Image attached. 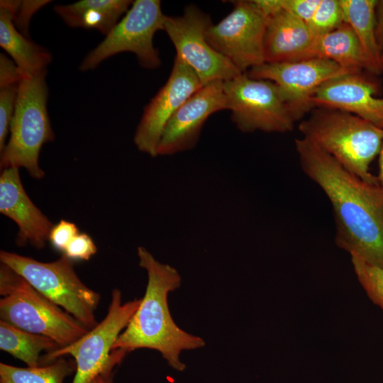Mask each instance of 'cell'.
Listing matches in <instances>:
<instances>
[{"label":"cell","mask_w":383,"mask_h":383,"mask_svg":"<svg viewBox=\"0 0 383 383\" xmlns=\"http://www.w3.org/2000/svg\"><path fill=\"white\" fill-rule=\"evenodd\" d=\"M295 149L302 170L331 202L337 245L383 267V187L365 182L304 138L295 140Z\"/></svg>","instance_id":"1"},{"label":"cell","mask_w":383,"mask_h":383,"mask_svg":"<svg viewBox=\"0 0 383 383\" xmlns=\"http://www.w3.org/2000/svg\"><path fill=\"white\" fill-rule=\"evenodd\" d=\"M137 254L140 267L148 274L145 292L112 350H155L172 369L182 372L186 365L180 360L182 352L201 348L206 343L179 328L170 313L168 295L181 286L182 277L174 267L156 260L145 248L138 247Z\"/></svg>","instance_id":"2"},{"label":"cell","mask_w":383,"mask_h":383,"mask_svg":"<svg viewBox=\"0 0 383 383\" xmlns=\"http://www.w3.org/2000/svg\"><path fill=\"white\" fill-rule=\"evenodd\" d=\"M302 137L366 182L379 184L370 171L379 155L383 129L350 112L317 107L298 126Z\"/></svg>","instance_id":"3"},{"label":"cell","mask_w":383,"mask_h":383,"mask_svg":"<svg viewBox=\"0 0 383 383\" xmlns=\"http://www.w3.org/2000/svg\"><path fill=\"white\" fill-rule=\"evenodd\" d=\"M1 320L49 337L60 347L82 338L89 329L51 301L6 265H0Z\"/></svg>","instance_id":"4"},{"label":"cell","mask_w":383,"mask_h":383,"mask_svg":"<svg viewBox=\"0 0 383 383\" xmlns=\"http://www.w3.org/2000/svg\"><path fill=\"white\" fill-rule=\"evenodd\" d=\"M47 70L24 76L18 84V96L9 128V138L1 151L0 167H23L37 179L45 176L39 166L43 145L54 140L47 109Z\"/></svg>","instance_id":"5"},{"label":"cell","mask_w":383,"mask_h":383,"mask_svg":"<svg viewBox=\"0 0 383 383\" xmlns=\"http://www.w3.org/2000/svg\"><path fill=\"white\" fill-rule=\"evenodd\" d=\"M0 260L89 330L98 323L95 311L100 294L80 280L74 270L73 261L65 255L53 262H43L1 250Z\"/></svg>","instance_id":"6"},{"label":"cell","mask_w":383,"mask_h":383,"mask_svg":"<svg viewBox=\"0 0 383 383\" xmlns=\"http://www.w3.org/2000/svg\"><path fill=\"white\" fill-rule=\"evenodd\" d=\"M223 91L227 109L240 131L284 133L294 129L296 121L274 82L243 73L224 81Z\"/></svg>","instance_id":"7"},{"label":"cell","mask_w":383,"mask_h":383,"mask_svg":"<svg viewBox=\"0 0 383 383\" xmlns=\"http://www.w3.org/2000/svg\"><path fill=\"white\" fill-rule=\"evenodd\" d=\"M165 17L158 0L133 1L104 40L86 55L79 70H94L104 60L123 52L134 53L145 68H157L161 61L152 40L157 30H163Z\"/></svg>","instance_id":"8"},{"label":"cell","mask_w":383,"mask_h":383,"mask_svg":"<svg viewBox=\"0 0 383 383\" xmlns=\"http://www.w3.org/2000/svg\"><path fill=\"white\" fill-rule=\"evenodd\" d=\"M140 303V299L122 303L121 291L113 289L104 319L74 343L41 356L40 365L70 355L76 363L72 383H91L106 367L116 340L127 326Z\"/></svg>","instance_id":"9"},{"label":"cell","mask_w":383,"mask_h":383,"mask_svg":"<svg viewBox=\"0 0 383 383\" xmlns=\"http://www.w3.org/2000/svg\"><path fill=\"white\" fill-rule=\"evenodd\" d=\"M211 24L209 16L194 5L186 7L182 16H166L164 21L163 30L174 45L177 56L194 70L202 86L243 74L208 43L206 31Z\"/></svg>","instance_id":"10"},{"label":"cell","mask_w":383,"mask_h":383,"mask_svg":"<svg viewBox=\"0 0 383 383\" xmlns=\"http://www.w3.org/2000/svg\"><path fill=\"white\" fill-rule=\"evenodd\" d=\"M234 7L206 31L211 46L241 72L265 63L264 40L267 18L252 1H232Z\"/></svg>","instance_id":"11"},{"label":"cell","mask_w":383,"mask_h":383,"mask_svg":"<svg viewBox=\"0 0 383 383\" xmlns=\"http://www.w3.org/2000/svg\"><path fill=\"white\" fill-rule=\"evenodd\" d=\"M245 74L256 79L270 80L279 87L296 121L314 109L311 99L323 84L349 74L334 62L319 57L289 62H265Z\"/></svg>","instance_id":"12"},{"label":"cell","mask_w":383,"mask_h":383,"mask_svg":"<svg viewBox=\"0 0 383 383\" xmlns=\"http://www.w3.org/2000/svg\"><path fill=\"white\" fill-rule=\"evenodd\" d=\"M202 86L194 70L176 55L168 80L145 107L133 142L138 150L157 156L163 131L177 109Z\"/></svg>","instance_id":"13"},{"label":"cell","mask_w":383,"mask_h":383,"mask_svg":"<svg viewBox=\"0 0 383 383\" xmlns=\"http://www.w3.org/2000/svg\"><path fill=\"white\" fill-rule=\"evenodd\" d=\"M223 109H227L223 81H213L201 87L167 122L157 147V155H172L192 149L207 118Z\"/></svg>","instance_id":"14"},{"label":"cell","mask_w":383,"mask_h":383,"mask_svg":"<svg viewBox=\"0 0 383 383\" xmlns=\"http://www.w3.org/2000/svg\"><path fill=\"white\" fill-rule=\"evenodd\" d=\"M378 83L361 74L332 79L317 89L311 99L315 108L336 109L353 113L383 129V98L376 96Z\"/></svg>","instance_id":"15"},{"label":"cell","mask_w":383,"mask_h":383,"mask_svg":"<svg viewBox=\"0 0 383 383\" xmlns=\"http://www.w3.org/2000/svg\"><path fill=\"white\" fill-rule=\"evenodd\" d=\"M19 168L2 170L0 175V212L18 228L16 243L43 248L53 227L52 223L30 200L22 184Z\"/></svg>","instance_id":"16"},{"label":"cell","mask_w":383,"mask_h":383,"mask_svg":"<svg viewBox=\"0 0 383 383\" xmlns=\"http://www.w3.org/2000/svg\"><path fill=\"white\" fill-rule=\"evenodd\" d=\"M313 39L305 22L282 10L267 19L264 40L265 62H289L313 58Z\"/></svg>","instance_id":"17"},{"label":"cell","mask_w":383,"mask_h":383,"mask_svg":"<svg viewBox=\"0 0 383 383\" xmlns=\"http://www.w3.org/2000/svg\"><path fill=\"white\" fill-rule=\"evenodd\" d=\"M132 3L128 0H82L55 5L53 10L70 27L96 29L106 35Z\"/></svg>","instance_id":"18"},{"label":"cell","mask_w":383,"mask_h":383,"mask_svg":"<svg viewBox=\"0 0 383 383\" xmlns=\"http://www.w3.org/2000/svg\"><path fill=\"white\" fill-rule=\"evenodd\" d=\"M345 22L350 26L359 41L365 70L374 75L381 72L380 50L375 37V8L377 0H339Z\"/></svg>","instance_id":"19"},{"label":"cell","mask_w":383,"mask_h":383,"mask_svg":"<svg viewBox=\"0 0 383 383\" xmlns=\"http://www.w3.org/2000/svg\"><path fill=\"white\" fill-rule=\"evenodd\" d=\"M312 57L331 60L349 74H361L365 62L357 38L347 23L323 35L314 37Z\"/></svg>","instance_id":"20"},{"label":"cell","mask_w":383,"mask_h":383,"mask_svg":"<svg viewBox=\"0 0 383 383\" xmlns=\"http://www.w3.org/2000/svg\"><path fill=\"white\" fill-rule=\"evenodd\" d=\"M0 46L11 57L24 76H32L47 70L52 61L50 52L21 34L9 13L1 8Z\"/></svg>","instance_id":"21"},{"label":"cell","mask_w":383,"mask_h":383,"mask_svg":"<svg viewBox=\"0 0 383 383\" xmlns=\"http://www.w3.org/2000/svg\"><path fill=\"white\" fill-rule=\"evenodd\" d=\"M61 348L52 338L36 334L0 321V348L23 362L28 367L40 365V353Z\"/></svg>","instance_id":"22"},{"label":"cell","mask_w":383,"mask_h":383,"mask_svg":"<svg viewBox=\"0 0 383 383\" xmlns=\"http://www.w3.org/2000/svg\"><path fill=\"white\" fill-rule=\"evenodd\" d=\"M76 371V363L60 357L35 367L0 363V383H63Z\"/></svg>","instance_id":"23"},{"label":"cell","mask_w":383,"mask_h":383,"mask_svg":"<svg viewBox=\"0 0 383 383\" xmlns=\"http://www.w3.org/2000/svg\"><path fill=\"white\" fill-rule=\"evenodd\" d=\"M345 22L339 0H321L307 26L314 37L328 33Z\"/></svg>","instance_id":"24"},{"label":"cell","mask_w":383,"mask_h":383,"mask_svg":"<svg viewBox=\"0 0 383 383\" xmlns=\"http://www.w3.org/2000/svg\"><path fill=\"white\" fill-rule=\"evenodd\" d=\"M355 273L371 300L383 309V267L351 257Z\"/></svg>","instance_id":"25"},{"label":"cell","mask_w":383,"mask_h":383,"mask_svg":"<svg viewBox=\"0 0 383 383\" xmlns=\"http://www.w3.org/2000/svg\"><path fill=\"white\" fill-rule=\"evenodd\" d=\"M49 2L50 1L48 0H1L0 8L9 13L16 28L24 36L30 38L28 28L32 17Z\"/></svg>","instance_id":"26"},{"label":"cell","mask_w":383,"mask_h":383,"mask_svg":"<svg viewBox=\"0 0 383 383\" xmlns=\"http://www.w3.org/2000/svg\"><path fill=\"white\" fill-rule=\"evenodd\" d=\"M18 84L0 87V151L6 145V138L16 104Z\"/></svg>","instance_id":"27"},{"label":"cell","mask_w":383,"mask_h":383,"mask_svg":"<svg viewBox=\"0 0 383 383\" xmlns=\"http://www.w3.org/2000/svg\"><path fill=\"white\" fill-rule=\"evenodd\" d=\"M97 251L91 238L87 233L75 236L63 252L71 260H89Z\"/></svg>","instance_id":"28"},{"label":"cell","mask_w":383,"mask_h":383,"mask_svg":"<svg viewBox=\"0 0 383 383\" xmlns=\"http://www.w3.org/2000/svg\"><path fill=\"white\" fill-rule=\"evenodd\" d=\"M79 233V229L74 223L61 220L53 226L48 241L55 250L63 253L72 240Z\"/></svg>","instance_id":"29"},{"label":"cell","mask_w":383,"mask_h":383,"mask_svg":"<svg viewBox=\"0 0 383 383\" xmlns=\"http://www.w3.org/2000/svg\"><path fill=\"white\" fill-rule=\"evenodd\" d=\"M321 0H282V8L287 13L306 24L311 21Z\"/></svg>","instance_id":"30"},{"label":"cell","mask_w":383,"mask_h":383,"mask_svg":"<svg viewBox=\"0 0 383 383\" xmlns=\"http://www.w3.org/2000/svg\"><path fill=\"white\" fill-rule=\"evenodd\" d=\"M23 74L13 62L4 54L0 55V87L18 84Z\"/></svg>","instance_id":"31"},{"label":"cell","mask_w":383,"mask_h":383,"mask_svg":"<svg viewBox=\"0 0 383 383\" xmlns=\"http://www.w3.org/2000/svg\"><path fill=\"white\" fill-rule=\"evenodd\" d=\"M128 353L124 350H112L109 362L104 370L91 383H112L114 368L121 363Z\"/></svg>","instance_id":"32"},{"label":"cell","mask_w":383,"mask_h":383,"mask_svg":"<svg viewBox=\"0 0 383 383\" xmlns=\"http://www.w3.org/2000/svg\"><path fill=\"white\" fill-rule=\"evenodd\" d=\"M252 1L267 19L284 10L282 0H253Z\"/></svg>","instance_id":"33"},{"label":"cell","mask_w":383,"mask_h":383,"mask_svg":"<svg viewBox=\"0 0 383 383\" xmlns=\"http://www.w3.org/2000/svg\"><path fill=\"white\" fill-rule=\"evenodd\" d=\"M375 37L377 45L383 52V0H377L375 8Z\"/></svg>","instance_id":"34"},{"label":"cell","mask_w":383,"mask_h":383,"mask_svg":"<svg viewBox=\"0 0 383 383\" xmlns=\"http://www.w3.org/2000/svg\"><path fill=\"white\" fill-rule=\"evenodd\" d=\"M379 174L377 177L379 184L381 187H383V140L379 153Z\"/></svg>","instance_id":"35"},{"label":"cell","mask_w":383,"mask_h":383,"mask_svg":"<svg viewBox=\"0 0 383 383\" xmlns=\"http://www.w3.org/2000/svg\"><path fill=\"white\" fill-rule=\"evenodd\" d=\"M380 64H381V72L383 74V52L381 55V59H380Z\"/></svg>","instance_id":"36"}]
</instances>
